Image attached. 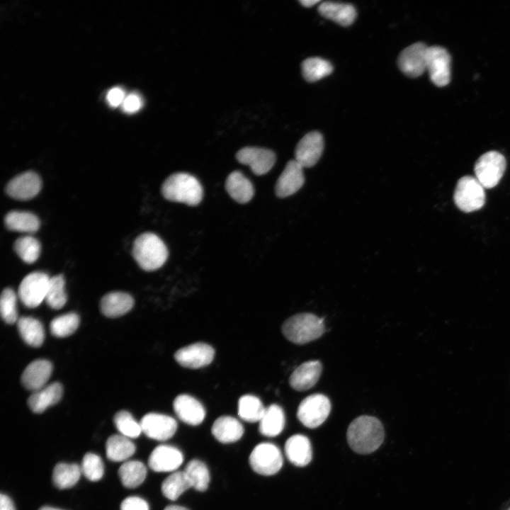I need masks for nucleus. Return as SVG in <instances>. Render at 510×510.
<instances>
[{
	"mask_svg": "<svg viewBox=\"0 0 510 510\" xmlns=\"http://www.w3.org/2000/svg\"><path fill=\"white\" fill-rule=\"evenodd\" d=\"M382 423L375 417L361 416L349 424L346 438L351 449L360 454L370 453L377 450L384 440Z\"/></svg>",
	"mask_w": 510,
	"mask_h": 510,
	"instance_id": "nucleus-1",
	"label": "nucleus"
},
{
	"mask_svg": "<svg viewBox=\"0 0 510 510\" xmlns=\"http://www.w3.org/2000/svg\"><path fill=\"white\" fill-rule=\"evenodd\" d=\"M132 254L139 266L147 271L159 268L168 257V250L164 242L151 232H144L136 237Z\"/></svg>",
	"mask_w": 510,
	"mask_h": 510,
	"instance_id": "nucleus-2",
	"label": "nucleus"
},
{
	"mask_svg": "<svg viewBox=\"0 0 510 510\" xmlns=\"http://www.w3.org/2000/svg\"><path fill=\"white\" fill-rule=\"evenodd\" d=\"M163 196L170 201L196 205L203 198V188L198 180L187 173L169 176L162 186Z\"/></svg>",
	"mask_w": 510,
	"mask_h": 510,
	"instance_id": "nucleus-3",
	"label": "nucleus"
},
{
	"mask_svg": "<svg viewBox=\"0 0 510 510\" xmlns=\"http://www.w3.org/2000/svg\"><path fill=\"white\" fill-rule=\"evenodd\" d=\"M281 330L290 341L305 344L319 338L325 332V327L323 319L317 315L300 313L288 318Z\"/></svg>",
	"mask_w": 510,
	"mask_h": 510,
	"instance_id": "nucleus-4",
	"label": "nucleus"
},
{
	"mask_svg": "<svg viewBox=\"0 0 510 510\" xmlns=\"http://www.w3.org/2000/svg\"><path fill=\"white\" fill-rule=\"evenodd\" d=\"M453 199L457 207L465 212L477 210L485 203L484 188L475 177L463 176L457 182Z\"/></svg>",
	"mask_w": 510,
	"mask_h": 510,
	"instance_id": "nucleus-5",
	"label": "nucleus"
},
{
	"mask_svg": "<svg viewBox=\"0 0 510 510\" xmlns=\"http://www.w3.org/2000/svg\"><path fill=\"white\" fill-rule=\"evenodd\" d=\"M506 166V159L497 151H489L476 161L475 178L485 188L496 186L501 180Z\"/></svg>",
	"mask_w": 510,
	"mask_h": 510,
	"instance_id": "nucleus-6",
	"label": "nucleus"
},
{
	"mask_svg": "<svg viewBox=\"0 0 510 510\" xmlns=\"http://www.w3.org/2000/svg\"><path fill=\"white\" fill-rule=\"evenodd\" d=\"M330 410L331 403L328 397L322 394H314L301 401L297 416L305 426L314 429L324 422Z\"/></svg>",
	"mask_w": 510,
	"mask_h": 510,
	"instance_id": "nucleus-7",
	"label": "nucleus"
},
{
	"mask_svg": "<svg viewBox=\"0 0 510 510\" xmlns=\"http://www.w3.org/2000/svg\"><path fill=\"white\" fill-rule=\"evenodd\" d=\"M249 464L252 470L259 475H273L282 468V453L276 445L261 443L256 446L251 451Z\"/></svg>",
	"mask_w": 510,
	"mask_h": 510,
	"instance_id": "nucleus-8",
	"label": "nucleus"
},
{
	"mask_svg": "<svg viewBox=\"0 0 510 510\" xmlns=\"http://www.w3.org/2000/svg\"><path fill=\"white\" fill-rule=\"evenodd\" d=\"M49 276L34 271L23 278L18 288V296L28 307H36L45 300L50 281Z\"/></svg>",
	"mask_w": 510,
	"mask_h": 510,
	"instance_id": "nucleus-9",
	"label": "nucleus"
},
{
	"mask_svg": "<svg viewBox=\"0 0 510 510\" xmlns=\"http://www.w3.org/2000/svg\"><path fill=\"white\" fill-rule=\"evenodd\" d=\"M450 55L440 46L428 47L426 69L431 81L437 86H445L450 81Z\"/></svg>",
	"mask_w": 510,
	"mask_h": 510,
	"instance_id": "nucleus-10",
	"label": "nucleus"
},
{
	"mask_svg": "<svg viewBox=\"0 0 510 510\" xmlns=\"http://www.w3.org/2000/svg\"><path fill=\"white\" fill-rule=\"evenodd\" d=\"M42 188L40 176L33 171L21 173L8 181L6 193L11 198L18 200H28L35 197Z\"/></svg>",
	"mask_w": 510,
	"mask_h": 510,
	"instance_id": "nucleus-11",
	"label": "nucleus"
},
{
	"mask_svg": "<svg viewBox=\"0 0 510 510\" xmlns=\"http://www.w3.org/2000/svg\"><path fill=\"white\" fill-rule=\"evenodd\" d=\"M214 356L215 351L210 345L197 342L177 350L174 358L183 367L197 369L209 365Z\"/></svg>",
	"mask_w": 510,
	"mask_h": 510,
	"instance_id": "nucleus-12",
	"label": "nucleus"
},
{
	"mask_svg": "<svg viewBox=\"0 0 510 510\" xmlns=\"http://www.w3.org/2000/svg\"><path fill=\"white\" fill-rule=\"evenodd\" d=\"M428 46L424 42H415L404 49L399 55L398 66L409 77H417L426 69Z\"/></svg>",
	"mask_w": 510,
	"mask_h": 510,
	"instance_id": "nucleus-13",
	"label": "nucleus"
},
{
	"mask_svg": "<svg viewBox=\"0 0 510 510\" xmlns=\"http://www.w3.org/2000/svg\"><path fill=\"white\" fill-rule=\"evenodd\" d=\"M142 431L149 438L157 441H166L176 431V421L167 415L149 413L140 421Z\"/></svg>",
	"mask_w": 510,
	"mask_h": 510,
	"instance_id": "nucleus-14",
	"label": "nucleus"
},
{
	"mask_svg": "<svg viewBox=\"0 0 510 510\" xmlns=\"http://www.w3.org/2000/svg\"><path fill=\"white\" fill-rule=\"evenodd\" d=\"M324 149V139L317 131L305 135L295 150V160L303 168L313 166L319 159Z\"/></svg>",
	"mask_w": 510,
	"mask_h": 510,
	"instance_id": "nucleus-15",
	"label": "nucleus"
},
{
	"mask_svg": "<svg viewBox=\"0 0 510 510\" xmlns=\"http://www.w3.org/2000/svg\"><path fill=\"white\" fill-rule=\"evenodd\" d=\"M236 157L239 162L249 166L252 172L259 176L268 172L276 162V155L271 150L254 147L241 149Z\"/></svg>",
	"mask_w": 510,
	"mask_h": 510,
	"instance_id": "nucleus-16",
	"label": "nucleus"
},
{
	"mask_svg": "<svg viewBox=\"0 0 510 510\" xmlns=\"http://www.w3.org/2000/svg\"><path fill=\"white\" fill-rule=\"evenodd\" d=\"M183 455L180 450L169 445H159L151 453L149 467L155 472H172L183 463Z\"/></svg>",
	"mask_w": 510,
	"mask_h": 510,
	"instance_id": "nucleus-17",
	"label": "nucleus"
},
{
	"mask_svg": "<svg viewBox=\"0 0 510 510\" xmlns=\"http://www.w3.org/2000/svg\"><path fill=\"white\" fill-rule=\"evenodd\" d=\"M303 169L295 159L287 163L276 183L275 191L278 197L290 196L302 186L305 183Z\"/></svg>",
	"mask_w": 510,
	"mask_h": 510,
	"instance_id": "nucleus-18",
	"label": "nucleus"
},
{
	"mask_svg": "<svg viewBox=\"0 0 510 510\" xmlns=\"http://www.w3.org/2000/svg\"><path fill=\"white\" fill-rule=\"evenodd\" d=\"M173 407L178 419L186 424L198 425L205 419V411L203 406L191 395H178L174 400Z\"/></svg>",
	"mask_w": 510,
	"mask_h": 510,
	"instance_id": "nucleus-19",
	"label": "nucleus"
},
{
	"mask_svg": "<svg viewBox=\"0 0 510 510\" xmlns=\"http://www.w3.org/2000/svg\"><path fill=\"white\" fill-rule=\"evenodd\" d=\"M52 369V364L49 361L45 359L34 361L23 372L21 382L27 390L38 391L45 387Z\"/></svg>",
	"mask_w": 510,
	"mask_h": 510,
	"instance_id": "nucleus-20",
	"label": "nucleus"
},
{
	"mask_svg": "<svg viewBox=\"0 0 510 510\" xmlns=\"http://www.w3.org/2000/svg\"><path fill=\"white\" fill-rule=\"evenodd\" d=\"M322 367L319 361L304 362L292 373L289 383L298 391H305L312 387L318 381Z\"/></svg>",
	"mask_w": 510,
	"mask_h": 510,
	"instance_id": "nucleus-21",
	"label": "nucleus"
},
{
	"mask_svg": "<svg viewBox=\"0 0 510 510\" xmlns=\"http://www.w3.org/2000/svg\"><path fill=\"white\" fill-rule=\"evenodd\" d=\"M285 453L289 461L298 467L307 465L312 460V446L308 438L295 434L285 442Z\"/></svg>",
	"mask_w": 510,
	"mask_h": 510,
	"instance_id": "nucleus-22",
	"label": "nucleus"
},
{
	"mask_svg": "<svg viewBox=\"0 0 510 510\" xmlns=\"http://www.w3.org/2000/svg\"><path fill=\"white\" fill-rule=\"evenodd\" d=\"M134 305V299L124 292H111L105 295L100 303L101 312L108 317H120L128 312Z\"/></svg>",
	"mask_w": 510,
	"mask_h": 510,
	"instance_id": "nucleus-23",
	"label": "nucleus"
},
{
	"mask_svg": "<svg viewBox=\"0 0 510 510\" xmlns=\"http://www.w3.org/2000/svg\"><path fill=\"white\" fill-rule=\"evenodd\" d=\"M211 431L220 443H230L239 440L244 434V428L237 419L230 416L218 417L212 424Z\"/></svg>",
	"mask_w": 510,
	"mask_h": 510,
	"instance_id": "nucleus-24",
	"label": "nucleus"
},
{
	"mask_svg": "<svg viewBox=\"0 0 510 510\" xmlns=\"http://www.w3.org/2000/svg\"><path fill=\"white\" fill-rule=\"evenodd\" d=\"M63 388L60 383L53 382L35 392L28 400L30 409L35 413H42L47 407L57 404L61 399Z\"/></svg>",
	"mask_w": 510,
	"mask_h": 510,
	"instance_id": "nucleus-25",
	"label": "nucleus"
},
{
	"mask_svg": "<svg viewBox=\"0 0 510 510\" xmlns=\"http://www.w3.org/2000/svg\"><path fill=\"white\" fill-rule=\"evenodd\" d=\"M318 11L324 18L342 26L351 25L356 17L355 8L348 4L323 1L318 6Z\"/></svg>",
	"mask_w": 510,
	"mask_h": 510,
	"instance_id": "nucleus-26",
	"label": "nucleus"
},
{
	"mask_svg": "<svg viewBox=\"0 0 510 510\" xmlns=\"http://www.w3.org/2000/svg\"><path fill=\"white\" fill-rule=\"evenodd\" d=\"M225 188L230 196L239 203H246L253 197L254 190L251 181L239 171L229 174Z\"/></svg>",
	"mask_w": 510,
	"mask_h": 510,
	"instance_id": "nucleus-27",
	"label": "nucleus"
},
{
	"mask_svg": "<svg viewBox=\"0 0 510 510\" xmlns=\"http://www.w3.org/2000/svg\"><path fill=\"white\" fill-rule=\"evenodd\" d=\"M285 414L282 408L273 404L266 408L265 412L259 421L260 433L268 437L279 435L284 429Z\"/></svg>",
	"mask_w": 510,
	"mask_h": 510,
	"instance_id": "nucleus-28",
	"label": "nucleus"
},
{
	"mask_svg": "<svg viewBox=\"0 0 510 510\" xmlns=\"http://www.w3.org/2000/svg\"><path fill=\"white\" fill-rule=\"evenodd\" d=\"M4 224L11 231L26 233L35 232L40 226V220L35 214L17 210L11 211L6 215Z\"/></svg>",
	"mask_w": 510,
	"mask_h": 510,
	"instance_id": "nucleus-29",
	"label": "nucleus"
},
{
	"mask_svg": "<svg viewBox=\"0 0 510 510\" xmlns=\"http://www.w3.org/2000/svg\"><path fill=\"white\" fill-rule=\"evenodd\" d=\"M135 452V446L130 438L121 434L112 435L106 441V456L112 461H125L130 458Z\"/></svg>",
	"mask_w": 510,
	"mask_h": 510,
	"instance_id": "nucleus-30",
	"label": "nucleus"
},
{
	"mask_svg": "<svg viewBox=\"0 0 510 510\" xmlns=\"http://www.w3.org/2000/svg\"><path fill=\"white\" fill-rule=\"evenodd\" d=\"M20 336L28 344L33 347L40 346L45 339V332L42 323L31 317H22L17 321Z\"/></svg>",
	"mask_w": 510,
	"mask_h": 510,
	"instance_id": "nucleus-31",
	"label": "nucleus"
},
{
	"mask_svg": "<svg viewBox=\"0 0 510 510\" xmlns=\"http://www.w3.org/2000/svg\"><path fill=\"white\" fill-rule=\"evenodd\" d=\"M119 478L123 485L128 488H135L145 480L146 466L138 460L126 461L118 470Z\"/></svg>",
	"mask_w": 510,
	"mask_h": 510,
	"instance_id": "nucleus-32",
	"label": "nucleus"
},
{
	"mask_svg": "<svg viewBox=\"0 0 510 510\" xmlns=\"http://www.w3.org/2000/svg\"><path fill=\"white\" fill-rule=\"evenodd\" d=\"M81 474V467L77 464L59 463L53 469L52 481L58 489H68L76 484Z\"/></svg>",
	"mask_w": 510,
	"mask_h": 510,
	"instance_id": "nucleus-33",
	"label": "nucleus"
},
{
	"mask_svg": "<svg viewBox=\"0 0 510 510\" xmlns=\"http://www.w3.org/2000/svg\"><path fill=\"white\" fill-rule=\"evenodd\" d=\"M191 487V482L183 470L174 472L167 477L163 481L161 489L165 497L174 501Z\"/></svg>",
	"mask_w": 510,
	"mask_h": 510,
	"instance_id": "nucleus-34",
	"label": "nucleus"
},
{
	"mask_svg": "<svg viewBox=\"0 0 510 510\" xmlns=\"http://www.w3.org/2000/svg\"><path fill=\"white\" fill-rule=\"evenodd\" d=\"M265 409L261 401L254 395H245L239 400L238 414L247 422L259 421Z\"/></svg>",
	"mask_w": 510,
	"mask_h": 510,
	"instance_id": "nucleus-35",
	"label": "nucleus"
},
{
	"mask_svg": "<svg viewBox=\"0 0 510 510\" xmlns=\"http://www.w3.org/2000/svg\"><path fill=\"white\" fill-rule=\"evenodd\" d=\"M186 474L191 487L199 492L205 491L210 482V473L206 465L199 460H192L186 466Z\"/></svg>",
	"mask_w": 510,
	"mask_h": 510,
	"instance_id": "nucleus-36",
	"label": "nucleus"
},
{
	"mask_svg": "<svg viewBox=\"0 0 510 510\" xmlns=\"http://www.w3.org/2000/svg\"><path fill=\"white\" fill-rule=\"evenodd\" d=\"M332 70L331 63L320 57H310L302 63L303 77L309 82H314L328 76Z\"/></svg>",
	"mask_w": 510,
	"mask_h": 510,
	"instance_id": "nucleus-37",
	"label": "nucleus"
},
{
	"mask_svg": "<svg viewBox=\"0 0 510 510\" xmlns=\"http://www.w3.org/2000/svg\"><path fill=\"white\" fill-rule=\"evenodd\" d=\"M17 255L26 263L33 264L39 258L41 251L40 242L31 235L18 237L13 244Z\"/></svg>",
	"mask_w": 510,
	"mask_h": 510,
	"instance_id": "nucleus-38",
	"label": "nucleus"
},
{
	"mask_svg": "<svg viewBox=\"0 0 510 510\" xmlns=\"http://www.w3.org/2000/svg\"><path fill=\"white\" fill-rule=\"evenodd\" d=\"M67 300L64 276L58 274L51 277L45 299L47 305L52 309L59 310L65 305Z\"/></svg>",
	"mask_w": 510,
	"mask_h": 510,
	"instance_id": "nucleus-39",
	"label": "nucleus"
},
{
	"mask_svg": "<svg viewBox=\"0 0 510 510\" xmlns=\"http://www.w3.org/2000/svg\"><path fill=\"white\" fill-rule=\"evenodd\" d=\"M79 324V317L74 312L58 316L50 324V332L57 337H65L73 334Z\"/></svg>",
	"mask_w": 510,
	"mask_h": 510,
	"instance_id": "nucleus-40",
	"label": "nucleus"
},
{
	"mask_svg": "<svg viewBox=\"0 0 510 510\" xmlns=\"http://www.w3.org/2000/svg\"><path fill=\"white\" fill-rule=\"evenodd\" d=\"M113 421L120 434L129 438H137L142 431L140 423H138L128 411L121 410L115 414Z\"/></svg>",
	"mask_w": 510,
	"mask_h": 510,
	"instance_id": "nucleus-41",
	"label": "nucleus"
},
{
	"mask_svg": "<svg viewBox=\"0 0 510 510\" xmlns=\"http://www.w3.org/2000/svg\"><path fill=\"white\" fill-rule=\"evenodd\" d=\"M0 312L3 320L7 324L17 322L18 311L16 307V295L13 289H4L0 299Z\"/></svg>",
	"mask_w": 510,
	"mask_h": 510,
	"instance_id": "nucleus-42",
	"label": "nucleus"
},
{
	"mask_svg": "<svg viewBox=\"0 0 510 510\" xmlns=\"http://www.w3.org/2000/svg\"><path fill=\"white\" fill-rule=\"evenodd\" d=\"M81 472L92 482L101 480L103 475L104 467L101 458L93 453L84 455L81 466Z\"/></svg>",
	"mask_w": 510,
	"mask_h": 510,
	"instance_id": "nucleus-43",
	"label": "nucleus"
},
{
	"mask_svg": "<svg viewBox=\"0 0 510 510\" xmlns=\"http://www.w3.org/2000/svg\"><path fill=\"white\" fill-rule=\"evenodd\" d=\"M121 106L124 112L134 113L142 108V99L139 94L131 93L125 96Z\"/></svg>",
	"mask_w": 510,
	"mask_h": 510,
	"instance_id": "nucleus-44",
	"label": "nucleus"
},
{
	"mask_svg": "<svg viewBox=\"0 0 510 510\" xmlns=\"http://www.w3.org/2000/svg\"><path fill=\"white\" fill-rule=\"evenodd\" d=\"M120 510H149L147 502L141 497L132 496L125 498L120 504Z\"/></svg>",
	"mask_w": 510,
	"mask_h": 510,
	"instance_id": "nucleus-45",
	"label": "nucleus"
},
{
	"mask_svg": "<svg viewBox=\"0 0 510 510\" xmlns=\"http://www.w3.org/2000/svg\"><path fill=\"white\" fill-rule=\"evenodd\" d=\"M125 96L123 89L115 86L108 91L106 99L110 106L117 107L122 105Z\"/></svg>",
	"mask_w": 510,
	"mask_h": 510,
	"instance_id": "nucleus-46",
	"label": "nucleus"
},
{
	"mask_svg": "<svg viewBox=\"0 0 510 510\" xmlns=\"http://www.w3.org/2000/svg\"><path fill=\"white\" fill-rule=\"evenodd\" d=\"M0 510H16L12 500L3 493L0 495Z\"/></svg>",
	"mask_w": 510,
	"mask_h": 510,
	"instance_id": "nucleus-47",
	"label": "nucleus"
},
{
	"mask_svg": "<svg viewBox=\"0 0 510 510\" xmlns=\"http://www.w3.org/2000/svg\"><path fill=\"white\" fill-rule=\"evenodd\" d=\"M319 1L317 0H302L300 1V3L305 7H311L314 6L316 4L319 3Z\"/></svg>",
	"mask_w": 510,
	"mask_h": 510,
	"instance_id": "nucleus-48",
	"label": "nucleus"
},
{
	"mask_svg": "<svg viewBox=\"0 0 510 510\" xmlns=\"http://www.w3.org/2000/svg\"><path fill=\"white\" fill-rule=\"evenodd\" d=\"M164 510H189L187 508L178 505H170L166 506Z\"/></svg>",
	"mask_w": 510,
	"mask_h": 510,
	"instance_id": "nucleus-49",
	"label": "nucleus"
},
{
	"mask_svg": "<svg viewBox=\"0 0 510 510\" xmlns=\"http://www.w3.org/2000/svg\"><path fill=\"white\" fill-rule=\"evenodd\" d=\"M39 510H63L58 508L51 507V506H42Z\"/></svg>",
	"mask_w": 510,
	"mask_h": 510,
	"instance_id": "nucleus-50",
	"label": "nucleus"
},
{
	"mask_svg": "<svg viewBox=\"0 0 510 510\" xmlns=\"http://www.w3.org/2000/svg\"><path fill=\"white\" fill-rule=\"evenodd\" d=\"M508 510H510V508Z\"/></svg>",
	"mask_w": 510,
	"mask_h": 510,
	"instance_id": "nucleus-51",
	"label": "nucleus"
}]
</instances>
